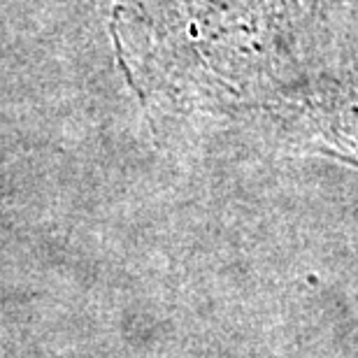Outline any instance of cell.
I'll return each instance as SVG.
<instances>
[{
	"mask_svg": "<svg viewBox=\"0 0 358 358\" xmlns=\"http://www.w3.org/2000/svg\"><path fill=\"white\" fill-rule=\"evenodd\" d=\"M284 100L286 110L300 114L314 140L358 159V68L307 84L305 89L296 87L279 103Z\"/></svg>",
	"mask_w": 358,
	"mask_h": 358,
	"instance_id": "obj_2",
	"label": "cell"
},
{
	"mask_svg": "<svg viewBox=\"0 0 358 358\" xmlns=\"http://www.w3.org/2000/svg\"><path fill=\"white\" fill-rule=\"evenodd\" d=\"M112 35L152 105L228 112L300 87L298 0H117Z\"/></svg>",
	"mask_w": 358,
	"mask_h": 358,
	"instance_id": "obj_1",
	"label": "cell"
}]
</instances>
